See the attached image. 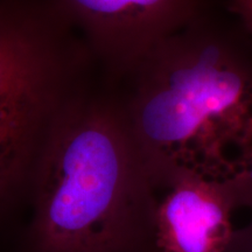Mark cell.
<instances>
[{
  "mask_svg": "<svg viewBox=\"0 0 252 252\" xmlns=\"http://www.w3.org/2000/svg\"><path fill=\"white\" fill-rule=\"evenodd\" d=\"M112 86L153 187L194 175L252 208V64L202 12Z\"/></svg>",
  "mask_w": 252,
  "mask_h": 252,
  "instance_id": "obj_1",
  "label": "cell"
},
{
  "mask_svg": "<svg viewBox=\"0 0 252 252\" xmlns=\"http://www.w3.org/2000/svg\"><path fill=\"white\" fill-rule=\"evenodd\" d=\"M115 88L99 78L50 140L33 185L43 252H117L156 200Z\"/></svg>",
  "mask_w": 252,
  "mask_h": 252,
  "instance_id": "obj_2",
  "label": "cell"
},
{
  "mask_svg": "<svg viewBox=\"0 0 252 252\" xmlns=\"http://www.w3.org/2000/svg\"><path fill=\"white\" fill-rule=\"evenodd\" d=\"M102 75L52 0H0V208L33 190L50 140Z\"/></svg>",
  "mask_w": 252,
  "mask_h": 252,
  "instance_id": "obj_3",
  "label": "cell"
},
{
  "mask_svg": "<svg viewBox=\"0 0 252 252\" xmlns=\"http://www.w3.org/2000/svg\"><path fill=\"white\" fill-rule=\"evenodd\" d=\"M104 76L121 80L151 49L190 24L201 0H52Z\"/></svg>",
  "mask_w": 252,
  "mask_h": 252,
  "instance_id": "obj_4",
  "label": "cell"
},
{
  "mask_svg": "<svg viewBox=\"0 0 252 252\" xmlns=\"http://www.w3.org/2000/svg\"><path fill=\"white\" fill-rule=\"evenodd\" d=\"M153 216L157 252H225L236 230V206L224 188L181 174L167 184Z\"/></svg>",
  "mask_w": 252,
  "mask_h": 252,
  "instance_id": "obj_5",
  "label": "cell"
},
{
  "mask_svg": "<svg viewBox=\"0 0 252 252\" xmlns=\"http://www.w3.org/2000/svg\"><path fill=\"white\" fill-rule=\"evenodd\" d=\"M225 252H252V220L242 230H236L231 244Z\"/></svg>",
  "mask_w": 252,
  "mask_h": 252,
  "instance_id": "obj_6",
  "label": "cell"
},
{
  "mask_svg": "<svg viewBox=\"0 0 252 252\" xmlns=\"http://www.w3.org/2000/svg\"><path fill=\"white\" fill-rule=\"evenodd\" d=\"M237 13L252 30V0H231Z\"/></svg>",
  "mask_w": 252,
  "mask_h": 252,
  "instance_id": "obj_7",
  "label": "cell"
}]
</instances>
